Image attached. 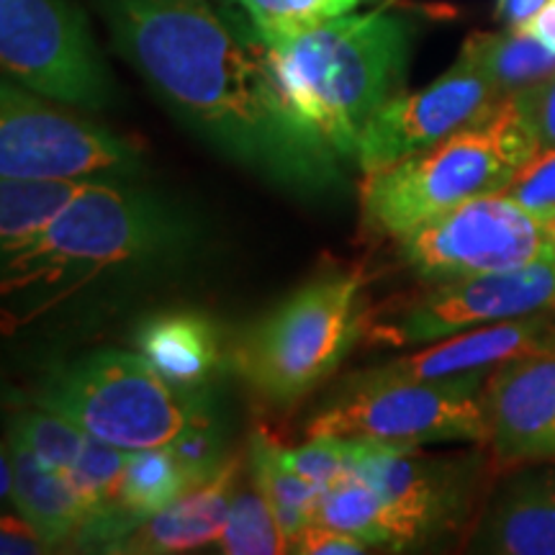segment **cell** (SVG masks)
Returning <instances> with one entry per match:
<instances>
[{"mask_svg": "<svg viewBox=\"0 0 555 555\" xmlns=\"http://www.w3.org/2000/svg\"><path fill=\"white\" fill-rule=\"evenodd\" d=\"M242 457L224 463L211 481L185 491L176 502L142 519L134 530L116 540L106 553L116 555H172L217 543L227 527L232 491L242 470Z\"/></svg>", "mask_w": 555, "mask_h": 555, "instance_id": "cell-17", "label": "cell"}, {"mask_svg": "<svg viewBox=\"0 0 555 555\" xmlns=\"http://www.w3.org/2000/svg\"><path fill=\"white\" fill-rule=\"evenodd\" d=\"M555 311V258L517 270L433 283L425 294L365 319L371 345H429L457 332Z\"/></svg>", "mask_w": 555, "mask_h": 555, "instance_id": "cell-11", "label": "cell"}, {"mask_svg": "<svg viewBox=\"0 0 555 555\" xmlns=\"http://www.w3.org/2000/svg\"><path fill=\"white\" fill-rule=\"evenodd\" d=\"M527 29L535 34V37L543 41L547 50L555 52V0H551V3H547L545 9L540 11L535 18H532V24L527 26Z\"/></svg>", "mask_w": 555, "mask_h": 555, "instance_id": "cell-35", "label": "cell"}, {"mask_svg": "<svg viewBox=\"0 0 555 555\" xmlns=\"http://www.w3.org/2000/svg\"><path fill=\"white\" fill-rule=\"evenodd\" d=\"M90 180L3 178L0 180V253H21L41 237Z\"/></svg>", "mask_w": 555, "mask_h": 555, "instance_id": "cell-21", "label": "cell"}, {"mask_svg": "<svg viewBox=\"0 0 555 555\" xmlns=\"http://www.w3.org/2000/svg\"><path fill=\"white\" fill-rule=\"evenodd\" d=\"M31 404L124 450L168 448L189 429L214 422L206 393L172 386L127 350H95L50 367L31 391Z\"/></svg>", "mask_w": 555, "mask_h": 555, "instance_id": "cell-5", "label": "cell"}, {"mask_svg": "<svg viewBox=\"0 0 555 555\" xmlns=\"http://www.w3.org/2000/svg\"><path fill=\"white\" fill-rule=\"evenodd\" d=\"M249 470H253L255 481L268 496L273 515L281 525L283 535L288 538L291 553L298 540H301L304 530L314 522L319 499H322V489L307 481L301 474L283 461V448L278 446L273 437L262 433L253 435L249 440Z\"/></svg>", "mask_w": 555, "mask_h": 555, "instance_id": "cell-23", "label": "cell"}, {"mask_svg": "<svg viewBox=\"0 0 555 555\" xmlns=\"http://www.w3.org/2000/svg\"><path fill=\"white\" fill-rule=\"evenodd\" d=\"M494 461L476 453L422 455L416 448L360 440L352 468L397 512L409 547L457 532L474 517Z\"/></svg>", "mask_w": 555, "mask_h": 555, "instance_id": "cell-12", "label": "cell"}, {"mask_svg": "<svg viewBox=\"0 0 555 555\" xmlns=\"http://www.w3.org/2000/svg\"><path fill=\"white\" fill-rule=\"evenodd\" d=\"M5 448L16 470L11 504L16 506L18 515L44 538L52 551L62 545L80 547L88 530V509L67 476L47 466L13 435L5 440Z\"/></svg>", "mask_w": 555, "mask_h": 555, "instance_id": "cell-19", "label": "cell"}, {"mask_svg": "<svg viewBox=\"0 0 555 555\" xmlns=\"http://www.w3.org/2000/svg\"><path fill=\"white\" fill-rule=\"evenodd\" d=\"M0 496H3V502L9 504L13 502V483H16V470H13V461L9 455V448L3 446V457H0Z\"/></svg>", "mask_w": 555, "mask_h": 555, "instance_id": "cell-36", "label": "cell"}, {"mask_svg": "<svg viewBox=\"0 0 555 555\" xmlns=\"http://www.w3.org/2000/svg\"><path fill=\"white\" fill-rule=\"evenodd\" d=\"M196 237L170 201L131 180H90L21 253L3 258L5 332L31 322L101 275L178 258Z\"/></svg>", "mask_w": 555, "mask_h": 555, "instance_id": "cell-2", "label": "cell"}, {"mask_svg": "<svg viewBox=\"0 0 555 555\" xmlns=\"http://www.w3.org/2000/svg\"><path fill=\"white\" fill-rule=\"evenodd\" d=\"M217 551L227 555L291 553L288 538L283 535L273 506L255 481L249 461L242 463L237 483H234L227 527L217 540Z\"/></svg>", "mask_w": 555, "mask_h": 555, "instance_id": "cell-24", "label": "cell"}, {"mask_svg": "<svg viewBox=\"0 0 555 555\" xmlns=\"http://www.w3.org/2000/svg\"><path fill=\"white\" fill-rule=\"evenodd\" d=\"M494 468L555 461V350L504 360L483 386Z\"/></svg>", "mask_w": 555, "mask_h": 555, "instance_id": "cell-14", "label": "cell"}, {"mask_svg": "<svg viewBox=\"0 0 555 555\" xmlns=\"http://www.w3.org/2000/svg\"><path fill=\"white\" fill-rule=\"evenodd\" d=\"M538 150L515 99H504L481 121L367 172L360 189L365 224L393 240L404 237L463 201L502 191Z\"/></svg>", "mask_w": 555, "mask_h": 555, "instance_id": "cell-4", "label": "cell"}, {"mask_svg": "<svg viewBox=\"0 0 555 555\" xmlns=\"http://www.w3.org/2000/svg\"><path fill=\"white\" fill-rule=\"evenodd\" d=\"M371 543L360 540L356 535H347V532L332 530L319 522H311L304 530L301 540H298L294 553L301 555H358L371 551Z\"/></svg>", "mask_w": 555, "mask_h": 555, "instance_id": "cell-32", "label": "cell"}, {"mask_svg": "<svg viewBox=\"0 0 555 555\" xmlns=\"http://www.w3.org/2000/svg\"><path fill=\"white\" fill-rule=\"evenodd\" d=\"M0 65L13 82L67 106L101 111L116 99L86 13L73 0H0Z\"/></svg>", "mask_w": 555, "mask_h": 555, "instance_id": "cell-9", "label": "cell"}, {"mask_svg": "<svg viewBox=\"0 0 555 555\" xmlns=\"http://www.w3.org/2000/svg\"><path fill=\"white\" fill-rule=\"evenodd\" d=\"M365 319L363 275L317 278L242 332L232 365L262 401L291 406L335 371Z\"/></svg>", "mask_w": 555, "mask_h": 555, "instance_id": "cell-6", "label": "cell"}, {"mask_svg": "<svg viewBox=\"0 0 555 555\" xmlns=\"http://www.w3.org/2000/svg\"><path fill=\"white\" fill-rule=\"evenodd\" d=\"M502 191L543 219L555 221V147H540Z\"/></svg>", "mask_w": 555, "mask_h": 555, "instance_id": "cell-29", "label": "cell"}, {"mask_svg": "<svg viewBox=\"0 0 555 555\" xmlns=\"http://www.w3.org/2000/svg\"><path fill=\"white\" fill-rule=\"evenodd\" d=\"M461 52L481 69L504 99L555 75V52L547 50L530 29L476 31L466 39Z\"/></svg>", "mask_w": 555, "mask_h": 555, "instance_id": "cell-22", "label": "cell"}, {"mask_svg": "<svg viewBox=\"0 0 555 555\" xmlns=\"http://www.w3.org/2000/svg\"><path fill=\"white\" fill-rule=\"evenodd\" d=\"M414 29L388 11L345 13L266 44L283 93L339 157L356 159L365 124L401 95Z\"/></svg>", "mask_w": 555, "mask_h": 555, "instance_id": "cell-3", "label": "cell"}, {"mask_svg": "<svg viewBox=\"0 0 555 555\" xmlns=\"http://www.w3.org/2000/svg\"><path fill=\"white\" fill-rule=\"evenodd\" d=\"M486 378L489 373L446 380L343 386L339 397L311 416L307 437L339 435L404 448H422L433 442L486 446Z\"/></svg>", "mask_w": 555, "mask_h": 555, "instance_id": "cell-7", "label": "cell"}, {"mask_svg": "<svg viewBox=\"0 0 555 555\" xmlns=\"http://www.w3.org/2000/svg\"><path fill=\"white\" fill-rule=\"evenodd\" d=\"M93 3L116 54L219 155L304 196L345 183L339 155L291 106L266 44L242 37L211 0Z\"/></svg>", "mask_w": 555, "mask_h": 555, "instance_id": "cell-1", "label": "cell"}, {"mask_svg": "<svg viewBox=\"0 0 555 555\" xmlns=\"http://www.w3.org/2000/svg\"><path fill=\"white\" fill-rule=\"evenodd\" d=\"M134 347L172 386L206 393L224 365L217 324L196 311H165L134 330Z\"/></svg>", "mask_w": 555, "mask_h": 555, "instance_id": "cell-18", "label": "cell"}, {"mask_svg": "<svg viewBox=\"0 0 555 555\" xmlns=\"http://www.w3.org/2000/svg\"><path fill=\"white\" fill-rule=\"evenodd\" d=\"M547 3L551 0H496V21L506 29H527Z\"/></svg>", "mask_w": 555, "mask_h": 555, "instance_id": "cell-34", "label": "cell"}, {"mask_svg": "<svg viewBox=\"0 0 555 555\" xmlns=\"http://www.w3.org/2000/svg\"><path fill=\"white\" fill-rule=\"evenodd\" d=\"M52 547L44 543L34 527L24 517L3 515V527H0V553L3 555H39L50 553Z\"/></svg>", "mask_w": 555, "mask_h": 555, "instance_id": "cell-33", "label": "cell"}, {"mask_svg": "<svg viewBox=\"0 0 555 555\" xmlns=\"http://www.w3.org/2000/svg\"><path fill=\"white\" fill-rule=\"evenodd\" d=\"M314 522L356 535L373 547H388V551H406L409 547L397 512L391 509V504L376 486L358 476L356 470H347L330 489L322 491Z\"/></svg>", "mask_w": 555, "mask_h": 555, "instance_id": "cell-20", "label": "cell"}, {"mask_svg": "<svg viewBox=\"0 0 555 555\" xmlns=\"http://www.w3.org/2000/svg\"><path fill=\"white\" fill-rule=\"evenodd\" d=\"M247 13L249 26L262 44L296 37L345 13H352L365 0H234Z\"/></svg>", "mask_w": 555, "mask_h": 555, "instance_id": "cell-26", "label": "cell"}, {"mask_svg": "<svg viewBox=\"0 0 555 555\" xmlns=\"http://www.w3.org/2000/svg\"><path fill=\"white\" fill-rule=\"evenodd\" d=\"M191 489H196V483L170 448L134 450L119 486V506L137 527Z\"/></svg>", "mask_w": 555, "mask_h": 555, "instance_id": "cell-25", "label": "cell"}, {"mask_svg": "<svg viewBox=\"0 0 555 555\" xmlns=\"http://www.w3.org/2000/svg\"><path fill=\"white\" fill-rule=\"evenodd\" d=\"M399 258L433 283L517 270L555 258V221L504 191L468 198L399 237Z\"/></svg>", "mask_w": 555, "mask_h": 555, "instance_id": "cell-8", "label": "cell"}, {"mask_svg": "<svg viewBox=\"0 0 555 555\" xmlns=\"http://www.w3.org/2000/svg\"><path fill=\"white\" fill-rule=\"evenodd\" d=\"M504 95L466 54L420 93H401L365 124L358 139L356 163L360 170L376 172L409 155L433 147L455 131L489 116Z\"/></svg>", "mask_w": 555, "mask_h": 555, "instance_id": "cell-13", "label": "cell"}, {"mask_svg": "<svg viewBox=\"0 0 555 555\" xmlns=\"http://www.w3.org/2000/svg\"><path fill=\"white\" fill-rule=\"evenodd\" d=\"M540 350H555V311L457 332L453 337L429 343L414 356L352 373L345 378V386L446 380L470 373H491L504 360Z\"/></svg>", "mask_w": 555, "mask_h": 555, "instance_id": "cell-15", "label": "cell"}, {"mask_svg": "<svg viewBox=\"0 0 555 555\" xmlns=\"http://www.w3.org/2000/svg\"><path fill=\"white\" fill-rule=\"evenodd\" d=\"M358 446L360 440H356V437L311 435L307 446L294 450L283 448V461H286L296 474H301L307 481L324 491L352 468V461H356L358 455Z\"/></svg>", "mask_w": 555, "mask_h": 555, "instance_id": "cell-28", "label": "cell"}, {"mask_svg": "<svg viewBox=\"0 0 555 555\" xmlns=\"http://www.w3.org/2000/svg\"><path fill=\"white\" fill-rule=\"evenodd\" d=\"M168 448L196 486L211 481L229 461L224 455V448H221L217 422L189 429V433L180 435L176 442H170Z\"/></svg>", "mask_w": 555, "mask_h": 555, "instance_id": "cell-30", "label": "cell"}, {"mask_svg": "<svg viewBox=\"0 0 555 555\" xmlns=\"http://www.w3.org/2000/svg\"><path fill=\"white\" fill-rule=\"evenodd\" d=\"M470 553L555 555V461L512 468L468 538Z\"/></svg>", "mask_w": 555, "mask_h": 555, "instance_id": "cell-16", "label": "cell"}, {"mask_svg": "<svg viewBox=\"0 0 555 555\" xmlns=\"http://www.w3.org/2000/svg\"><path fill=\"white\" fill-rule=\"evenodd\" d=\"M512 99L540 147H555V75Z\"/></svg>", "mask_w": 555, "mask_h": 555, "instance_id": "cell-31", "label": "cell"}, {"mask_svg": "<svg viewBox=\"0 0 555 555\" xmlns=\"http://www.w3.org/2000/svg\"><path fill=\"white\" fill-rule=\"evenodd\" d=\"M142 155L129 139L65 114L39 93L3 80L0 86V176L131 180Z\"/></svg>", "mask_w": 555, "mask_h": 555, "instance_id": "cell-10", "label": "cell"}, {"mask_svg": "<svg viewBox=\"0 0 555 555\" xmlns=\"http://www.w3.org/2000/svg\"><path fill=\"white\" fill-rule=\"evenodd\" d=\"M9 435L24 442L34 455L41 457L47 466L67 470L78 461L88 442V433L65 416L50 412V409H26L11 416Z\"/></svg>", "mask_w": 555, "mask_h": 555, "instance_id": "cell-27", "label": "cell"}]
</instances>
